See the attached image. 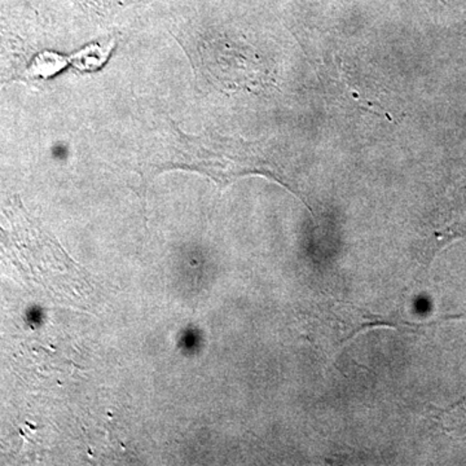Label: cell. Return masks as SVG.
Instances as JSON below:
<instances>
[{
    "label": "cell",
    "instance_id": "obj_1",
    "mask_svg": "<svg viewBox=\"0 0 466 466\" xmlns=\"http://www.w3.org/2000/svg\"><path fill=\"white\" fill-rule=\"evenodd\" d=\"M144 168L148 177L170 170L192 171L210 177L222 189L241 177L258 175L281 184L300 198L259 144L219 135L184 134L171 121L144 159Z\"/></svg>",
    "mask_w": 466,
    "mask_h": 466
}]
</instances>
